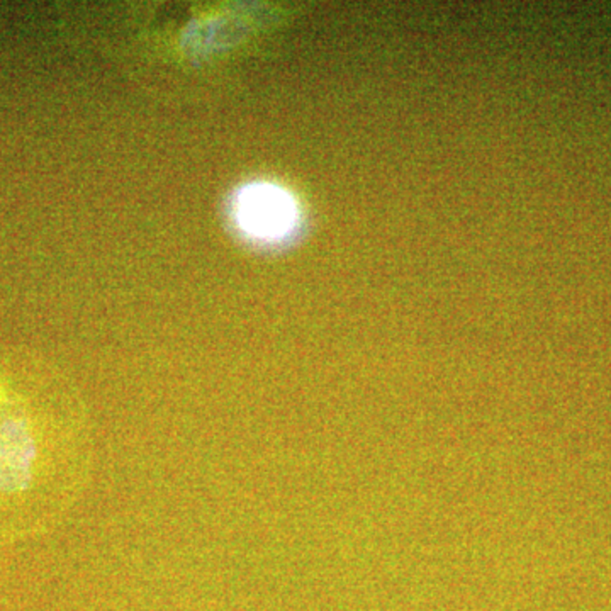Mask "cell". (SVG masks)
<instances>
[{
  "mask_svg": "<svg viewBox=\"0 0 611 611\" xmlns=\"http://www.w3.org/2000/svg\"><path fill=\"white\" fill-rule=\"evenodd\" d=\"M231 211L241 233L263 243L282 241L299 223L296 199L280 185L269 182H255L239 189Z\"/></svg>",
  "mask_w": 611,
  "mask_h": 611,
  "instance_id": "6da1fadb",
  "label": "cell"
},
{
  "mask_svg": "<svg viewBox=\"0 0 611 611\" xmlns=\"http://www.w3.org/2000/svg\"><path fill=\"white\" fill-rule=\"evenodd\" d=\"M16 421L12 403L0 399V505L16 499Z\"/></svg>",
  "mask_w": 611,
  "mask_h": 611,
  "instance_id": "7a4b0ae2",
  "label": "cell"
}]
</instances>
